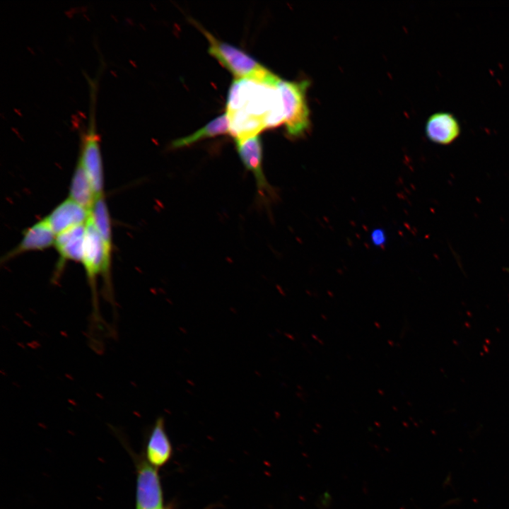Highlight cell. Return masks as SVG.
I'll return each mask as SVG.
<instances>
[{
	"instance_id": "obj_1",
	"label": "cell",
	"mask_w": 509,
	"mask_h": 509,
	"mask_svg": "<svg viewBox=\"0 0 509 509\" xmlns=\"http://www.w3.org/2000/svg\"><path fill=\"white\" fill-rule=\"evenodd\" d=\"M230 134L235 139L259 134L284 123L280 90L276 86L236 78L228 91L226 112Z\"/></svg>"
},
{
	"instance_id": "obj_2",
	"label": "cell",
	"mask_w": 509,
	"mask_h": 509,
	"mask_svg": "<svg viewBox=\"0 0 509 509\" xmlns=\"http://www.w3.org/2000/svg\"><path fill=\"white\" fill-rule=\"evenodd\" d=\"M209 42V52L237 78L250 79L271 86H276L280 81L256 59L239 48L216 38L211 33L194 22Z\"/></svg>"
},
{
	"instance_id": "obj_3",
	"label": "cell",
	"mask_w": 509,
	"mask_h": 509,
	"mask_svg": "<svg viewBox=\"0 0 509 509\" xmlns=\"http://www.w3.org/2000/svg\"><path fill=\"white\" fill-rule=\"evenodd\" d=\"M308 81H289L280 79L284 124L288 135L296 139L305 134L310 127V110L306 101Z\"/></svg>"
},
{
	"instance_id": "obj_4",
	"label": "cell",
	"mask_w": 509,
	"mask_h": 509,
	"mask_svg": "<svg viewBox=\"0 0 509 509\" xmlns=\"http://www.w3.org/2000/svg\"><path fill=\"white\" fill-rule=\"evenodd\" d=\"M90 108L86 131L81 134L78 159L81 162L93 186L96 198L103 195V169L99 145V136L95 122V101L96 84L90 81Z\"/></svg>"
},
{
	"instance_id": "obj_5",
	"label": "cell",
	"mask_w": 509,
	"mask_h": 509,
	"mask_svg": "<svg viewBox=\"0 0 509 509\" xmlns=\"http://www.w3.org/2000/svg\"><path fill=\"white\" fill-rule=\"evenodd\" d=\"M81 263L83 265L91 290L93 308V315L97 322L100 319V317L99 315L96 294V279L99 274H101L103 276L104 274L105 257L103 243L91 214H90L86 222L83 254Z\"/></svg>"
},
{
	"instance_id": "obj_6",
	"label": "cell",
	"mask_w": 509,
	"mask_h": 509,
	"mask_svg": "<svg viewBox=\"0 0 509 509\" xmlns=\"http://www.w3.org/2000/svg\"><path fill=\"white\" fill-rule=\"evenodd\" d=\"M90 214L101 237L105 250V267L102 276L104 282V296L112 303L114 299L110 275L112 252L111 221L104 195L96 199Z\"/></svg>"
},
{
	"instance_id": "obj_7",
	"label": "cell",
	"mask_w": 509,
	"mask_h": 509,
	"mask_svg": "<svg viewBox=\"0 0 509 509\" xmlns=\"http://www.w3.org/2000/svg\"><path fill=\"white\" fill-rule=\"evenodd\" d=\"M136 509L163 508V493L157 469L145 461L139 464L136 479Z\"/></svg>"
},
{
	"instance_id": "obj_8",
	"label": "cell",
	"mask_w": 509,
	"mask_h": 509,
	"mask_svg": "<svg viewBox=\"0 0 509 509\" xmlns=\"http://www.w3.org/2000/svg\"><path fill=\"white\" fill-rule=\"evenodd\" d=\"M236 148L245 167L254 175L262 195L272 193L262 168V145L259 134L235 139Z\"/></svg>"
},
{
	"instance_id": "obj_9",
	"label": "cell",
	"mask_w": 509,
	"mask_h": 509,
	"mask_svg": "<svg viewBox=\"0 0 509 509\" xmlns=\"http://www.w3.org/2000/svg\"><path fill=\"white\" fill-rule=\"evenodd\" d=\"M55 238V233L43 218L23 231L21 241L2 260L6 262L28 252L46 250L54 246Z\"/></svg>"
},
{
	"instance_id": "obj_10",
	"label": "cell",
	"mask_w": 509,
	"mask_h": 509,
	"mask_svg": "<svg viewBox=\"0 0 509 509\" xmlns=\"http://www.w3.org/2000/svg\"><path fill=\"white\" fill-rule=\"evenodd\" d=\"M90 211L69 197L59 204L44 219L55 235L85 224Z\"/></svg>"
},
{
	"instance_id": "obj_11",
	"label": "cell",
	"mask_w": 509,
	"mask_h": 509,
	"mask_svg": "<svg viewBox=\"0 0 509 509\" xmlns=\"http://www.w3.org/2000/svg\"><path fill=\"white\" fill-rule=\"evenodd\" d=\"M86 223L68 229L56 235L54 246L59 255L54 279L59 277L62 267L67 261L81 262L86 235Z\"/></svg>"
},
{
	"instance_id": "obj_12",
	"label": "cell",
	"mask_w": 509,
	"mask_h": 509,
	"mask_svg": "<svg viewBox=\"0 0 509 509\" xmlns=\"http://www.w3.org/2000/svg\"><path fill=\"white\" fill-rule=\"evenodd\" d=\"M460 128L456 118L450 113L438 112L431 115L426 125L428 139L437 144H448L460 134Z\"/></svg>"
},
{
	"instance_id": "obj_13",
	"label": "cell",
	"mask_w": 509,
	"mask_h": 509,
	"mask_svg": "<svg viewBox=\"0 0 509 509\" xmlns=\"http://www.w3.org/2000/svg\"><path fill=\"white\" fill-rule=\"evenodd\" d=\"M172 447L165 430L164 420L158 418L151 430L147 444V458L154 467L165 464L170 457Z\"/></svg>"
},
{
	"instance_id": "obj_14",
	"label": "cell",
	"mask_w": 509,
	"mask_h": 509,
	"mask_svg": "<svg viewBox=\"0 0 509 509\" xmlns=\"http://www.w3.org/2000/svg\"><path fill=\"white\" fill-rule=\"evenodd\" d=\"M69 197L90 211L97 199L89 177L79 159L71 180Z\"/></svg>"
},
{
	"instance_id": "obj_15",
	"label": "cell",
	"mask_w": 509,
	"mask_h": 509,
	"mask_svg": "<svg viewBox=\"0 0 509 509\" xmlns=\"http://www.w3.org/2000/svg\"><path fill=\"white\" fill-rule=\"evenodd\" d=\"M230 133L229 120L227 114L216 117L201 129L187 136L179 138L172 142L174 148H182L206 138Z\"/></svg>"
},
{
	"instance_id": "obj_16",
	"label": "cell",
	"mask_w": 509,
	"mask_h": 509,
	"mask_svg": "<svg viewBox=\"0 0 509 509\" xmlns=\"http://www.w3.org/2000/svg\"><path fill=\"white\" fill-rule=\"evenodd\" d=\"M373 240L376 244L382 242L384 241L383 233L380 230L374 231L373 233Z\"/></svg>"
},
{
	"instance_id": "obj_17",
	"label": "cell",
	"mask_w": 509,
	"mask_h": 509,
	"mask_svg": "<svg viewBox=\"0 0 509 509\" xmlns=\"http://www.w3.org/2000/svg\"><path fill=\"white\" fill-rule=\"evenodd\" d=\"M160 509H164V508H160Z\"/></svg>"
}]
</instances>
